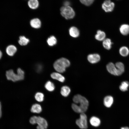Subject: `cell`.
Listing matches in <instances>:
<instances>
[{
  "mask_svg": "<svg viewBox=\"0 0 129 129\" xmlns=\"http://www.w3.org/2000/svg\"><path fill=\"white\" fill-rule=\"evenodd\" d=\"M73 100L75 103L72 104L71 107L75 112L81 113L87 111L89 102L85 97L80 94H77L74 96Z\"/></svg>",
  "mask_w": 129,
  "mask_h": 129,
  "instance_id": "cell-1",
  "label": "cell"
},
{
  "mask_svg": "<svg viewBox=\"0 0 129 129\" xmlns=\"http://www.w3.org/2000/svg\"><path fill=\"white\" fill-rule=\"evenodd\" d=\"M24 72L20 68L17 70V74L15 73L12 70L6 72V75L7 79L15 82L23 80L24 78Z\"/></svg>",
  "mask_w": 129,
  "mask_h": 129,
  "instance_id": "cell-2",
  "label": "cell"
},
{
  "mask_svg": "<svg viewBox=\"0 0 129 129\" xmlns=\"http://www.w3.org/2000/svg\"><path fill=\"white\" fill-rule=\"evenodd\" d=\"M70 61L67 59L62 58L56 60L53 64L55 70L59 73H62L65 71L66 68L70 65Z\"/></svg>",
  "mask_w": 129,
  "mask_h": 129,
  "instance_id": "cell-3",
  "label": "cell"
},
{
  "mask_svg": "<svg viewBox=\"0 0 129 129\" xmlns=\"http://www.w3.org/2000/svg\"><path fill=\"white\" fill-rule=\"evenodd\" d=\"M61 15L66 19L73 18L75 16V13L73 9L70 6H63L60 9Z\"/></svg>",
  "mask_w": 129,
  "mask_h": 129,
  "instance_id": "cell-4",
  "label": "cell"
},
{
  "mask_svg": "<svg viewBox=\"0 0 129 129\" xmlns=\"http://www.w3.org/2000/svg\"><path fill=\"white\" fill-rule=\"evenodd\" d=\"M76 124L81 129H86L87 128V117L84 113H81L80 118L76 121Z\"/></svg>",
  "mask_w": 129,
  "mask_h": 129,
  "instance_id": "cell-5",
  "label": "cell"
},
{
  "mask_svg": "<svg viewBox=\"0 0 129 129\" xmlns=\"http://www.w3.org/2000/svg\"><path fill=\"white\" fill-rule=\"evenodd\" d=\"M36 124L38 125L37 127V129H46L48 126L46 120L40 116H37L35 122Z\"/></svg>",
  "mask_w": 129,
  "mask_h": 129,
  "instance_id": "cell-6",
  "label": "cell"
},
{
  "mask_svg": "<svg viewBox=\"0 0 129 129\" xmlns=\"http://www.w3.org/2000/svg\"><path fill=\"white\" fill-rule=\"evenodd\" d=\"M115 6L114 3L110 0H106L102 4V9L106 12L112 11L113 10Z\"/></svg>",
  "mask_w": 129,
  "mask_h": 129,
  "instance_id": "cell-7",
  "label": "cell"
},
{
  "mask_svg": "<svg viewBox=\"0 0 129 129\" xmlns=\"http://www.w3.org/2000/svg\"><path fill=\"white\" fill-rule=\"evenodd\" d=\"M87 59L90 63L92 64H94L98 62L100 60V57L98 54H91L88 56Z\"/></svg>",
  "mask_w": 129,
  "mask_h": 129,
  "instance_id": "cell-8",
  "label": "cell"
},
{
  "mask_svg": "<svg viewBox=\"0 0 129 129\" xmlns=\"http://www.w3.org/2000/svg\"><path fill=\"white\" fill-rule=\"evenodd\" d=\"M108 71L111 74L115 75H117V70L115 65L112 62L108 63L106 66Z\"/></svg>",
  "mask_w": 129,
  "mask_h": 129,
  "instance_id": "cell-9",
  "label": "cell"
},
{
  "mask_svg": "<svg viewBox=\"0 0 129 129\" xmlns=\"http://www.w3.org/2000/svg\"><path fill=\"white\" fill-rule=\"evenodd\" d=\"M51 77L53 79L57 80L61 82L64 81V77L60 73L58 72H54L51 75Z\"/></svg>",
  "mask_w": 129,
  "mask_h": 129,
  "instance_id": "cell-10",
  "label": "cell"
},
{
  "mask_svg": "<svg viewBox=\"0 0 129 129\" xmlns=\"http://www.w3.org/2000/svg\"><path fill=\"white\" fill-rule=\"evenodd\" d=\"M113 102V97L110 96H108L105 97L103 100L104 104L105 106L107 108L110 107Z\"/></svg>",
  "mask_w": 129,
  "mask_h": 129,
  "instance_id": "cell-11",
  "label": "cell"
},
{
  "mask_svg": "<svg viewBox=\"0 0 129 129\" xmlns=\"http://www.w3.org/2000/svg\"><path fill=\"white\" fill-rule=\"evenodd\" d=\"M69 32L71 36L75 38L78 37L80 34L79 30L77 28L75 27H70L69 29Z\"/></svg>",
  "mask_w": 129,
  "mask_h": 129,
  "instance_id": "cell-12",
  "label": "cell"
},
{
  "mask_svg": "<svg viewBox=\"0 0 129 129\" xmlns=\"http://www.w3.org/2000/svg\"><path fill=\"white\" fill-rule=\"evenodd\" d=\"M119 31L121 33L124 35H126L129 33V25L124 24L120 27Z\"/></svg>",
  "mask_w": 129,
  "mask_h": 129,
  "instance_id": "cell-13",
  "label": "cell"
},
{
  "mask_svg": "<svg viewBox=\"0 0 129 129\" xmlns=\"http://www.w3.org/2000/svg\"><path fill=\"white\" fill-rule=\"evenodd\" d=\"M117 70V75L119 76L121 75L124 72V64L121 62H118L115 64Z\"/></svg>",
  "mask_w": 129,
  "mask_h": 129,
  "instance_id": "cell-14",
  "label": "cell"
},
{
  "mask_svg": "<svg viewBox=\"0 0 129 129\" xmlns=\"http://www.w3.org/2000/svg\"><path fill=\"white\" fill-rule=\"evenodd\" d=\"M30 24L32 27L35 28H38L41 27V23L39 19L35 18L31 21Z\"/></svg>",
  "mask_w": 129,
  "mask_h": 129,
  "instance_id": "cell-15",
  "label": "cell"
},
{
  "mask_svg": "<svg viewBox=\"0 0 129 129\" xmlns=\"http://www.w3.org/2000/svg\"><path fill=\"white\" fill-rule=\"evenodd\" d=\"M106 36V34L104 32L100 30H98L95 36V38L98 41H103L105 39Z\"/></svg>",
  "mask_w": 129,
  "mask_h": 129,
  "instance_id": "cell-16",
  "label": "cell"
},
{
  "mask_svg": "<svg viewBox=\"0 0 129 129\" xmlns=\"http://www.w3.org/2000/svg\"><path fill=\"white\" fill-rule=\"evenodd\" d=\"M17 50L16 48L14 46L10 45L6 48V51L7 54L9 56H13L16 52Z\"/></svg>",
  "mask_w": 129,
  "mask_h": 129,
  "instance_id": "cell-17",
  "label": "cell"
},
{
  "mask_svg": "<svg viewBox=\"0 0 129 129\" xmlns=\"http://www.w3.org/2000/svg\"><path fill=\"white\" fill-rule=\"evenodd\" d=\"M90 122L92 126L95 127H98L101 123L100 119L95 116H93L91 118L90 120Z\"/></svg>",
  "mask_w": 129,
  "mask_h": 129,
  "instance_id": "cell-18",
  "label": "cell"
},
{
  "mask_svg": "<svg viewBox=\"0 0 129 129\" xmlns=\"http://www.w3.org/2000/svg\"><path fill=\"white\" fill-rule=\"evenodd\" d=\"M29 7L31 9H37L39 6V2L38 0H29L28 2Z\"/></svg>",
  "mask_w": 129,
  "mask_h": 129,
  "instance_id": "cell-19",
  "label": "cell"
},
{
  "mask_svg": "<svg viewBox=\"0 0 129 129\" xmlns=\"http://www.w3.org/2000/svg\"><path fill=\"white\" fill-rule=\"evenodd\" d=\"M113 43L109 38H105L103 41L102 45L107 50L110 49L112 47Z\"/></svg>",
  "mask_w": 129,
  "mask_h": 129,
  "instance_id": "cell-20",
  "label": "cell"
},
{
  "mask_svg": "<svg viewBox=\"0 0 129 129\" xmlns=\"http://www.w3.org/2000/svg\"><path fill=\"white\" fill-rule=\"evenodd\" d=\"M70 91V89L69 87L64 86L61 87L60 92L62 96L64 97H67L68 96Z\"/></svg>",
  "mask_w": 129,
  "mask_h": 129,
  "instance_id": "cell-21",
  "label": "cell"
},
{
  "mask_svg": "<svg viewBox=\"0 0 129 129\" xmlns=\"http://www.w3.org/2000/svg\"><path fill=\"white\" fill-rule=\"evenodd\" d=\"M42 110V108L41 106L38 104H33L32 106L31 109V112L36 113H40Z\"/></svg>",
  "mask_w": 129,
  "mask_h": 129,
  "instance_id": "cell-22",
  "label": "cell"
},
{
  "mask_svg": "<svg viewBox=\"0 0 129 129\" xmlns=\"http://www.w3.org/2000/svg\"><path fill=\"white\" fill-rule=\"evenodd\" d=\"M119 53L122 56L126 57L128 56L129 54V50L127 47L123 46L120 48Z\"/></svg>",
  "mask_w": 129,
  "mask_h": 129,
  "instance_id": "cell-23",
  "label": "cell"
},
{
  "mask_svg": "<svg viewBox=\"0 0 129 129\" xmlns=\"http://www.w3.org/2000/svg\"><path fill=\"white\" fill-rule=\"evenodd\" d=\"M45 87L48 91H52L54 90L55 87L54 84L52 82L48 81L45 83Z\"/></svg>",
  "mask_w": 129,
  "mask_h": 129,
  "instance_id": "cell-24",
  "label": "cell"
},
{
  "mask_svg": "<svg viewBox=\"0 0 129 129\" xmlns=\"http://www.w3.org/2000/svg\"><path fill=\"white\" fill-rule=\"evenodd\" d=\"M129 86V83L127 81L122 82L119 86L120 89L122 91H125L128 90Z\"/></svg>",
  "mask_w": 129,
  "mask_h": 129,
  "instance_id": "cell-25",
  "label": "cell"
},
{
  "mask_svg": "<svg viewBox=\"0 0 129 129\" xmlns=\"http://www.w3.org/2000/svg\"><path fill=\"white\" fill-rule=\"evenodd\" d=\"M47 42L49 46H52L56 44L57 40L55 37L54 36H52L48 39Z\"/></svg>",
  "mask_w": 129,
  "mask_h": 129,
  "instance_id": "cell-26",
  "label": "cell"
},
{
  "mask_svg": "<svg viewBox=\"0 0 129 129\" xmlns=\"http://www.w3.org/2000/svg\"><path fill=\"white\" fill-rule=\"evenodd\" d=\"M29 40L24 36H21L19 37L18 43L19 44L22 46L27 45L29 42Z\"/></svg>",
  "mask_w": 129,
  "mask_h": 129,
  "instance_id": "cell-27",
  "label": "cell"
},
{
  "mask_svg": "<svg viewBox=\"0 0 129 129\" xmlns=\"http://www.w3.org/2000/svg\"><path fill=\"white\" fill-rule=\"evenodd\" d=\"M35 97L37 101L39 102H41L43 100L44 95L42 93L38 92L36 94Z\"/></svg>",
  "mask_w": 129,
  "mask_h": 129,
  "instance_id": "cell-28",
  "label": "cell"
},
{
  "mask_svg": "<svg viewBox=\"0 0 129 129\" xmlns=\"http://www.w3.org/2000/svg\"><path fill=\"white\" fill-rule=\"evenodd\" d=\"M95 0H80L82 4L86 6H89L92 4Z\"/></svg>",
  "mask_w": 129,
  "mask_h": 129,
  "instance_id": "cell-29",
  "label": "cell"
},
{
  "mask_svg": "<svg viewBox=\"0 0 129 129\" xmlns=\"http://www.w3.org/2000/svg\"><path fill=\"white\" fill-rule=\"evenodd\" d=\"M36 117L37 116H33L30 118L29 122L31 124H35Z\"/></svg>",
  "mask_w": 129,
  "mask_h": 129,
  "instance_id": "cell-30",
  "label": "cell"
},
{
  "mask_svg": "<svg viewBox=\"0 0 129 129\" xmlns=\"http://www.w3.org/2000/svg\"><path fill=\"white\" fill-rule=\"evenodd\" d=\"M71 3L70 1L66 0L64 1L63 3L64 6H70L71 5Z\"/></svg>",
  "mask_w": 129,
  "mask_h": 129,
  "instance_id": "cell-31",
  "label": "cell"
},
{
  "mask_svg": "<svg viewBox=\"0 0 129 129\" xmlns=\"http://www.w3.org/2000/svg\"><path fill=\"white\" fill-rule=\"evenodd\" d=\"M2 115L1 111V102H0V118L1 117Z\"/></svg>",
  "mask_w": 129,
  "mask_h": 129,
  "instance_id": "cell-32",
  "label": "cell"
},
{
  "mask_svg": "<svg viewBox=\"0 0 129 129\" xmlns=\"http://www.w3.org/2000/svg\"><path fill=\"white\" fill-rule=\"evenodd\" d=\"M121 129H129V128L127 127H125L122 128Z\"/></svg>",
  "mask_w": 129,
  "mask_h": 129,
  "instance_id": "cell-33",
  "label": "cell"
},
{
  "mask_svg": "<svg viewBox=\"0 0 129 129\" xmlns=\"http://www.w3.org/2000/svg\"><path fill=\"white\" fill-rule=\"evenodd\" d=\"M2 53L1 51L0 50V59L1 58L2 56Z\"/></svg>",
  "mask_w": 129,
  "mask_h": 129,
  "instance_id": "cell-34",
  "label": "cell"
}]
</instances>
